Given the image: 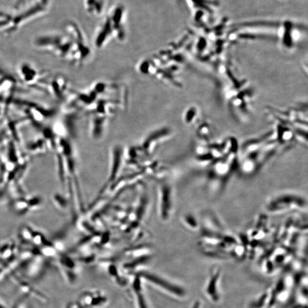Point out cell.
I'll return each instance as SVG.
<instances>
[{"label":"cell","mask_w":308,"mask_h":308,"mask_svg":"<svg viewBox=\"0 0 308 308\" xmlns=\"http://www.w3.org/2000/svg\"><path fill=\"white\" fill-rule=\"evenodd\" d=\"M44 85L46 94H49L53 99L58 102L65 99L68 89V81L62 74L57 73L50 75L48 74Z\"/></svg>","instance_id":"obj_7"},{"label":"cell","mask_w":308,"mask_h":308,"mask_svg":"<svg viewBox=\"0 0 308 308\" xmlns=\"http://www.w3.org/2000/svg\"><path fill=\"white\" fill-rule=\"evenodd\" d=\"M18 74L20 80L25 86L45 93L44 83L48 74L40 70L28 62H23L19 66Z\"/></svg>","instance_id":"obj_6"},{"label":"cell","mask_w":308,"mask_h":308,"mask_svg":"<svg viewBox=\"0 0 308 308\" xmlns=\"http://www.w3.org/2000/svg\"><path fill=\"white\" fill-rule=\"evenodd\" d=\"M144 276L145 278L150 280V282L157 284L164 289H167L172 293L176 294V295L179 296H182L184 295V292L181 288L177 287H175L172 284L167 282H165L164 280H162L159 277H155V276L150 275V274H144Z\"/></svg>","instance_id":"obj_13"},{"label":"cell","mask_w":308,"mask_h":308,"mask_svg":"<svg viewBox=\"0 0 308 308\" xmlns=\"http://www.w3.org/2000/svg\"><path fill=\"white\" fill-rule=\"evenodd\" d=\"M111 158L112 159H111L109 181L113 182L116 179L118 174L119 173L122 164L123 152H122L120 148H114L113 152V157Z\"/></svg>","instance_id":"obj_12"},{"label":"cell","mask_w":308,"mask_h":308,"mask_svg":"<svg viewBox=\"0 0 308 308\" xmlns=\"http://www.w3.org/2000/svg\"><path fill=\"white\" fill-rule=\"evenodd\" d=\"M47 143L43 138L37 139L36 141H33L28 145V150L33 153L39 154L45 151L47 147Z\"/></svg>","instance_id":"obj_14"},{"label":"cell","mask_w":308,"mask_h":308,"mask_svg":"<svg viewBox=\"0 0 308 308\" xmlns=\"http://www.w3.org/2000/svg\"><path fill=\"white\" fill-rule=\"evenodd\" d=\"M172 210V192L171 186L161 184L159 187V212L162 221H167L170 218Z\"/></svg>","instance_id":"obj_9"},{"label":"cell","mask_w":308,"mask_h":308,"mask_svg":"<svg viewBox=\"0 0 308 308\" xmlns=\"http://www.w3.org/2000/svg\"><path fill=\"white\" fill-rule=\"evenodd\" d=\"M307 206L303 196L291 193H284L273 196L266 203V209L271 215H283L300 210Z\"/></svg>","instance_id":"obj_4"},{"label":"cell","mask_w":308,"mask_h":308,"mask_svg":"<svg viewBox=\"0 0 308 308\" xmlns=\"http://www.w3.org/2000/svg\"><path fill=\"white\" fill-rule=\"evenodd\" d=\"M126 15V9L121 4H118L110 9L102 23L100 31L98 33L97 44L102 45V43L106 40V37L109 36L114 31L124 32V23Z\"/></svg>","instance_id":"obj_5"},{"label":"cell","mask_w":308,"mask_h":308,"mask_svg":"<svg viewBox=\"0 0 308 308\" xmlns=\"http://www.w3.org/2000/svg\"><path fill=\"white\" fill-rule=\"evenodd\" d=\"M221 272L218 268L212 270L208 280L205 292L207 296L214 303H218L220 300L219 282Z\"/></svg>","instance_id":"obj_11"},{"label":"cell","mask_w":308,"mask_h":308,"mask_svg":"<svg viewBox=\"0 0 308 308\" xmlns=\"http://www.w3.org/2000/svg\"><path fill=\"white\" fill-rule=\"evenodd\" d=\"M4 123L0 127V144L9 139L19 143L20 137L19 127L23 123H28V120L24 116L20 118H13L8 116L5 118Z\"/></svg>","instance_id":"obj_8"},{"label":"cell","mask_w":308,"mask_h":308,"mask_svg":"<svg viewBox=\"0 0 308 308\" xmlns=\"http://www.w3.org/2000/svg\"><path fill=\"white\" fill-rule=\"evenodd\" d=\"M50 0H16L11 12L0 10V32L11 35L48 11Z\"/></svg>","instance_id":"obj_1"},{"label":"cell","mask_w":308,"mask_h":308,"mask_svg":"<svg viewBox=\"0 0 308 308\" xmlns=\"http://www.w3.org/2000/svg\"><path fill=\"white\" fill-rule=\"evenodd\" d=\"M223 155V154H222ZM222 155L219 157V160L214 162V164H211V178L215 179H225L228 177V175L231 172L232 164L235 162L233 160H236V153L232 155L230 158H223Z\"/></svg>","instance_id":"obj_10"},{"label":"cell","mask_w":308,"mask_h":308,"mask_svg":"<svg viewBox=\"0 0 308 308\" xmlns=\"http://www.w3.org/2000/svg\"><path fill=\"white\" fill-rule=\"evenodd\" d=\"M12 105L21 111L23 116L37 129L45 126L46 122L55 117L57 113V110L53 108H47L33 102L21 99L13 100Z\"/></svg>","instance_id":"obj_3"},{"label":"cell","mask_w":308,"mask_h":308,"mask_svg":"<svg viewBox=\"0 0 308 308\" xmlns=\"http://www.w3.org/2000/svg\"><path fill=\"white\" fill-rule=\"evenodd\" d=\"M40 52L49 54L57 58L74 62L76 56L75 43L69 34H50L37 37L33 42Z\"/></svg>","instance_id":"obj_2"}]
</instances>
